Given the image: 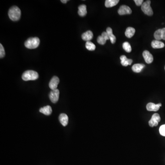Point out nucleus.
I'll return each mask as SVG.
<instances>
[{"instance_id": "f257e3e1", "label": "nucleus", "mask_w": 165, "mask_h": 165, "mask_svg": "<svg viewBox=\"0 0 165 165\" xmlns=\"http://www.w3.org/2000/svg\"><path fill=\"white\" fill-rule=\"evenodd\" d=\"M21 10L17 7H12L9 10L8 16L9 18L12 21H16L19 20L21 17Z\"/></svg>"}, {"instance_id": "f03ea898", "label": "nucleus", "mask_w": 165, "mask_h": 165, "mask_svg": "<svg viewBox=\"0 0 165 165\" xmlns=\"http://www.w3.org/2000/svg\"><path fill=\"white\" fill-rule=\"evenodd\" d=\"M22 79L24 81L35 80L39 78V75L36 72L33 70H28L23 73Z\"/></svg>"}, {"instance_id": "7ed1b4c3", "label": "nucleus", "mask_w": 165, "mask_h": 165, "mask_svg": "<svg viewBox=\"0 0 165 165\" xmlns=\"http://www.w3.org/2000/svg\"><path fill=\"white\" fill-rule=\"evenodd\" d=\"M40 39L37 37L30 38L25 41L24 45L30 49L36 48L40 45Z\"/></svg>"}, {"instance_id": "20e7f679", "label": "nucleus", "mask_w": 165, "mask_h": 165, "mask_svg": "<svg viewBox=\"0 0 165 165\" xmlns=\"http://www.w3.org/2000/svg\"><path fill=\"white\" fill-rule=\"evenodd\" d=\"M150 3H151V1L148 0L144 2L141 6V10L143 13L150 16L153 15V11L150 6Z\"/></svg>"}, {"instance_id": "39448f33", "label": "nucleus", "mask_w": 165, "mask_h": 165, "mask_svg": "<svg viewBox=\"0 0 165 165\" xmlns=\"http://www.w3.org/2000/svg\"><path fill=\"white\" fill-rule=\"evenodd\" d=\"M161 121V118L158 113H155L152 115L151 119L149 122V124L151 127L157 126L158 123Z\"/></svg>"}, {"instance_id": "423d86ee", "label": "nucleus", "mask_w": 165, "mask_h": 165, "mask_svg": "<svg viewBox=\"0 0 165 165\" xmlns=\"http://www.w3.org/2000/svg\"><path fill=\"white\" fill-rule=\"evenodd\" d=\"M59 90L58 89L52 90L49 94V98L51 102L56 103L58 101L59 97Z\"/></svg>"}, {"instance_id": "0eeeda50", "label": "nucleus", "mask_w": 165, "mask_h": 165, "mask_svg": "<svg viewBox=\"0 0 165 165\" xmlns=\"http://www.w3.org/2000/svg\"><path fill=\"white\" fill-rule=\"evenodd\" d=\"M132 12L130 8L126 5L121 6L118 10V13L120 15L130 14H131Z\"/></svg>"}, {"instance_id": "6e6552de", "label": "nucleus", "mask_w": 165, "mask_h": 165, "mask_svg": "<svg viewBox=\"0 0 165 165\" xmlns=\"http://www.w3.org/2000/svg\"><path fill=\"white\" fill-rule=\"evenodd\" d=\"M59 83V79L56 76H54L50 81L49 85L50 88L52 90L57 89V86Z\"/></svg>"}, {"instance_id": "1a4fd4ad", "label": "nucleus", "mask_w": 165, "mask_h": 165, "mask_svg": "<svg viewBox=\"0 0 165 165\" xmlns=\"http://www.w3.org/2000/svg\"><path fill=\"white\" fill-rule=\"evenodd\" d=\"M162 106V104H156L153 103H148L146 105V109L148 111H153V112H157L160 109V107Z\"/></svg>"}, {"instance_id": "9d476101", "label": "nucleus", "mask_w": 165, "mask_h": 165, "mask_svg": "<svg viewBox=\"0 0 165 165\" xmlns=\"http://www.w3.org/2000/svg\"><path fill=\"white\" fill-rule=\"evenodd\" d=\"M143 56L145 62L148 64L152 63L153 61V56L148 51H144L143 53Z\"/></svg>"}, {"instance_id": "9b49d317", "label": "nucleus", "mask_w": 165, "mask_h": 165, "mask_svg": "<svg viewBox=\"0 0 165 165\" xmlns=\"http://www.w3.org/2000/svg\"><path fill=\"white\" fill-rule=\"evenodd\" d=\"M93 37V34L90 30H88L85 33H83L82 35V38L84 41H90V40Z\"/></svg>"}, {"instance_id": "f8f14e48", "label": "nucleus", "mask_w": 165, "mask_h": 165, "mask_svg": "<svg viewBox=\"0 0 165 165\" xmlns=\"http://www.w3.org/2000/svg\"><path fill=\"white\" fill-rule=\"evenodd\" d=\"M59 121L61 124L64 127L66 126L68 123V118L67 114L65 113H61L59 117Z\"/></svg>"}, {"instance_id": "ddd939ff", "label": "nucleus", "mask_w": 165, "mask_h": 165, "mask_svg": "<svg viewBox=\"0 0 165 165\" xmlns=\"http://www.w3.org/2000/svg\"><path fill=\"white\" fill-rule=\"evenodd\" d=\"M40 112L46 116H49L52 113V108L50 105H46L41 108L40 109Z\"/></svg>"}, {"instance_id": "4468645a", "label": "nucleus", "mask_w": 165, "mask_h": 165, "mask_svg": "<svg viewBox=\"0 0 165 165\" xmlns=\"http://www.w3.org/2000/svg\"><path fill=\"white\" fill-rule=\"evenodd\" d=\"M120 59L121 61V64L123 66H125V67H126L128 65H130L133 62V60L132 59H128L124 55L121 56Z\"/></svg>"}, {"instance_id": "2eb2a0df", "label": "nucleus", "mask_w": 165, "mask_h": 165, "mask_svg": "<svg viewBox=\"0 0 165 165\" xmlns=\"http://www.w3.org/2000/svg\"><path fill=\"white\" fill-rule=\"evenodd\" d=\"M151 46L154 49H160L164 47L165 44L163 42L154 40L151 42Z\"/></svg>"}, {"instance_id": "dca6fc26", "label": "nucleus", "mask_w": 165, "mask_h": 165, "mask_svg": "<svg viewBox=\"0 0 165 165\" xmlns=\"http://www.w3.org/2000/svg\"><path fill=\"white\" fill-rule=\"evenodd\" d=\"M79 11H78V14L81 17L85 16L87 14L86 6L85 5H81L80 6L78 7Z\"/></svg>"}, {"instance_id": "f3484780", "label": "nucleus", "mask_w": 165, "mask_h": 165, "mask_svg": "<svg viewBox=\"0 0 165 165\" xmlns=\"http://www.w3.org/2000/svg\"><path fill=\"white\" fill-rule=\"evenodd\" d=\"M106 33L109 36L110 41L112 44H114L116 42V37L113 34V30L110 27H108L106 29Z\"/></svg>"}, {"instance_id": "a211bd4d", "label": "nucleus", "mask_w": 165, "mask_h": 165, "mask_svg": "<svg viewBox=\"0 0 165 165\" xmlns=\"http://www.w3.org/2000/svg\"><path fill=\"white\" fill-rule=\"evenodd\" d=\"M144 67L145 65L143 64H135L133 66L132 69L133 72L138 73L141 72Z\"/></svg>"}, {"instance_id": "6ab92c4d", "label": "nucleus", "mask_w": 165, "mask_h": 165, "mask_svg": "<svg viewBox=\"0 0 165 165\" xmlns=\"http://www.w3.org/2000/svg\"><path fill=\"white\" fill-rule=\"evenodd\" d=\"M135 33V30L133 27H128L126 30L125 34L126 36L128 38H131L133 36Z\"/></svg>"}, {"instance_id": "aec40b11", "label": "nucleus", "mask_w": 165, "mask_h": 165, "mask_svg": "<svg viewBox=\"0 0 165 165\" xmlns=\"http://www.w3.org/2000/svg\"><path fill=\"white\" fill-rule=\"evenodd\" d=\"M119 0H106L105 2V6L106 7H112L118 4Z\"/></svg>"}, {"instance_id": "412c9836", "label": "nucleus", "mask_w": 165, "mask_h": 165, "mask_svg": "<svg viewBox=\"0 0 165 165\" xmlns=\"http://www.w3.org/2000/svg\"><path fill=\"white\" fill-rule=\"evenodd\" d=\"M123 47L127 52L130 53L131 52V46L130 44L128 42H125L123 43Z\"/></svg>"}, {"instance_id": "4be33fe9", "label": "nucleus", "mask_w": 165, "mask_h": 165, "mask_svg": "<svg viewBox=\"0 0 165 165\" xmlns=\"http://www.w3.org/2000/svg\"><path fill=\"white\" fill-rule=\"evenodd\" d=\"M85 47L89 51H94L96 48L95 45L91 41L86 42Z\"/></svg>"}, {"instance_id": "5701e85b", "label": "nucleus", "mask_w": 165, "mask_h": 165, "mask_svg": "<svg viewBox=\"0 0 165 165\" xmlns=\"http://www.w3.org/2000/svg\"><path fill=\"white\" fill-rule=\"evenodd\" d=\"M154 37L157 41H160L162 40V29L157 30L154 33Z\"/></svg>"}, {"instance_id": "b1692460", "label": "nucleus", "mask_w": 165, "mask_h": 165, "mask_svg": "<svg viewBox=\"0 0 165 165\" xmlns=\"http://www.w3.org/2000/svg\"><path fill=\"white\" fill-rule=\"evenodd\" d=\"M97 42L101 45H104L106 43V41L105 40V38H103L102 36H98L97 39Z\"/></svg>"}, {"instance_id": "393cba45", "label": "nucleus", "mask_w": 165, "mask_h": 165, "mask_svg": "<svg viewBox=\"0 0 165 165\" xmlns=\"http://www.w3.org/2000/svg\"><path fill=\"white\" fill-rule=\"evenodd\" d=\"M5 55V51L4 48L2 44H0V57L1 58H3Z\"/></svg>"}, {"instance_id": "a878e982", "label": "nucleus", "mask_w": 165, "mask_h": 165, "mask_svg": "<svg viewBox=\"0 0 165 165\" xmlns=\"http://www.w3.org/2000/svg\"><path fill=\"white\" fill-rule=\"evenodd\" d=\"M159 132L160 134L163 136H165V124L163 125L159 129Z\"/></svg>"}, {"instance_id": "bb28decb", "label": "nucleus", "mask_w": 165, "mask_h": 165, "mask_svg": "<svg viewBox=\"0 0 165 165\" xmlns=\"http://www.w3.org/2000/svg\"><path fill=\"white\" fill-rule=\"evenodd\" d=\"M136 5L138 6H142L143 3V0H134Z\"/></svg>"}, {"instance_id": "cd10ccee", "label": "nucleus", "mask_w": 165, "mask_h": 165, "mask_svg": "<svg viewBox=\"0 0 165 165\" xmlns=\"http://www.w3.org/2000/svg\"><path fill=\"white\" fill-rule=\"evenodd\" d=\"M101 36H102L103 37V38H105V40H106V41H107V40H108L110 39V38H109V36H108V34H107V33H106V32H103V33H102V35H101Z\"/></svg>"}, {"instance_id": "c85d7f7f", "label": "nucleus", "mask_w": 165, "mask_h": 165, "mask_svg": "<svg viewBox=\"0 0 165 165\" xmlns=\"http://www.w3.org/2000/svg\"><path fill=\"white\" fill-rule=\"evenodd\" d=\"M162 39L165 41V28L162 29Z\"/></svg>"}, {"instance_id": "c756f323", "label": "nucleus", "mask_w": 165, "mask_h": 165, "mask_svg": "<svg viewBox=\"0 0 165 165\" xmlns=\"http://www.w3.org/2000/svg\"><path fill=\"white\" fill-rule=\"evenodd\" d=\"M68 1V0H61V2L63 3H66Z\"/></svg>"}, {"instance_id": "7c9ffc66", "label": "nucleus", "mask_w": 165, "mask_h": 165, "mask_svg": "<svg viewBox=\"0 0 165 165\" xmlns=\"http://www.w3.org/2000/svg\"></svg>"}]
</instances>
